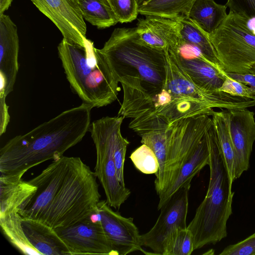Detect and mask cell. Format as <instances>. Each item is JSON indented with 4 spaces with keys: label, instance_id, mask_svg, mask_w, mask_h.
Listing matches in <instances>:
<instances>
[{
    "label": "cell",
    "instance_id": "1",
    "mask_svg": "<svg viewBox=\"0 0 255 255\" xmlns=\"http://www.w3.org/2000/svg\"><path fill=\"white\" fill-rule=\"evenodd\" d=\"M96 178L80 157L63 155L28 181L36 190L17 212L54 229L75 224L97 212L101 195Z\"/></svg>",
    "mask_w": 255,
    "mask_h": 255
},
{
    "label": "cell",
    "instance_id": "2",
    "mask_svg": "<svg viewBox=\"0 0 255 255\" xmlns=\"http://www.w3.org/2000/svg\"><path fill=\"white\" fill-rule=\"evenodd\" d=\"M92 108L82 103L9 139L0 149V174L23 175L35 166L63 156L89 131Z\"/></svg>",
    "mask_w": 255,
    "mask_h": 255
},
{
    "label": "cell",
    "instance_id": "3",
    "mask_svg": "<svg viewBox=\"0 0 255 255\" xmlns=\"http://www.w3.org/2000/svg\"><path fill=\"white\" fill-rule=\"evenodd\" d=\"M99 50L118 83L131 86L140 84L151 95L158 94L163 88L168 51L147 45L140 38L135 27L115 28Z\"/></svg>",
    "mask_w": 255,
    "mask_h": 255
},
{
    "label": "cell",
    "instance_id": "4",
    "mask_svg": "<svg viewBox=\"0 0 255 255\" xmlns=\"http://www.w3.org/2000/svg\"><path fill=\"white\" fill-rule=\"evenodd\" d=\"M210 179L206 196L187 227L194 250L215 245L227 236V221L232 214L234 192L213 122L208 130Z\"/></svg>",
    "mask_w": 255,
    "mask_h": 255
},
{
    "label": "cell",
    "instance_id": "5",
    "mask_svg": "<svg viewBox=\"0 0 255 255\" xmlns=\"http://www.w3.org/2000/svg\"><path fill=\"white\" fill-rule=\"evenodd\" d=\"M57 49L70 87L83 103L100 108L117 99L119 83L92 41L86 38L81 46L63 38Z\"/></svg>",
    "mask_w": 255,
    "mask_h": 255
},
{
    "label": "cell",
    "instance_id": "6",
    "mask_svg": "<svg viewBox=\"0 0 255 255\" xmlns=\"http://www.w3.org/2000/svg\"><path fill=\"white\" fill-rule=\"evenodd\" d=\"M249 22L229 12L219 27L208 35L226 73L255 75V33Z\"/></svg>",
    "mask_w": 255,
    "mask_h": 255
},
{
    "label": "cell",
    "instance_id": "7",
    "mask_svg": "<svg viewBox=\"0 0 255 255\" xmlns=\"http://www.w3.org/2000/svg\"><path fill=\"white\" fill-rule=\"evenodd\" d=\"M124 119L118 116L103 117L93 122L89 130L96 149L94 173L104 190L107 203L116 209L130 195V190L118 180L114 160L115 145Z\"/></svg>",
    "mask_w": 255,
    "mask_h": 255
},
{
    "label": "cell",
    "instance_id": "8",
    "mask_svg": "<svg viewBox=\"0 0 255 255\" xmlns=\"http://www.w3.org/2000/svg\"><path fill=\"white\" fill-rule=\"evenodd\" d=\"M166 62V78L163 88L174 98L197 101L212 109L241 110L255 106V99L199 87L170 57L168 52Z\"/></svg>",
    "mask_w": 255,
    "mask_h": 255
},
{
    "label": "cell",
    "instance_id": "9",
    "mask_svg": "<svg viewBox=\"0 0 255 255\" xmlns=\"http://www.w3.org/2000/svg\"><path fill=\"white\" fill-rule=\"evenodd\" d=\"M190 186L176 192L160 209L152 228L140 236L142 246L148 247L156 255H163L167 243L179 228H186Z\"/></svg>",
    "mask_w": 255,
    "mask_h": 255
},
{
    "label": "cell",
    "instance_id": "10",
    "mask_svg": "<svg viewBox=\"0 0 255 255\" xmlns=\"http://www.w3.org/2000/svg\"><path fill=\"white\" fill-rule=\"evenodd\" d=\"M55 229L72 255H115L100 220L93 215L69 226Z\"/></svg>",
    "mask_w": 255,
    "mask_h": 255
},
{
    "label": "cell",
    "instance_id": "11",
    "mask_svg": "<svg viewBox=\"0 0 255 255\" xmlns=\"http://www.w3.org/2000/svg\"><path fill=\"white\" fill-rule=\"evenodd\" d=\"M97 214L105 235L115 255H126L142 249L140 236L132 218H126L114 211L106 200L98 204Z\"/></svg>",
    "mask_w": 255,
    "mask_h": 255
},
{
    "label": "cell",
    "instance_id": "12",
    "mask_svg": "<svg viewBox=\"0 0 255 255\" xmlns=\"http://www.w3.org/2000/svg\"><path fill=\"white\" fill-rule=\"evenodd\" d=\"M58 28L67 41L83 46L87 27L78 0H30Z\"/></svg>",
    "mask_w": 255,
    "mask_h": 255
},
{
    "label": "cell",
    "instance_id": "13",
    "mask_svg": "<svg viewBox=\"0 0 255 255\" xmlns=\"http://www.w3.org/2000/svg\"><path fill=\"white\" fill-rule=\"evenodd\" d=\"M229 127L235 154V180L248 170L255 141V113L248 109L227 110Z\"/></svg>",
    "mask_w": 255,
    "mask_h": 255
},
{
    "label": "cell",
    "instance_id": "14",
    "mask_svg": "<svg viewBox=\"0 0 255 255\" xmlns=\"http://www.w3.org/2000/svg\"><path fill=\"white\" fill-rule=\"evenodd\" d=\"M170 57L199 87L210 91H220L226 78L218 70L203 59L204 55L197 48L184 43L178 51L168 50Z\"/></svg>",
    "mask_w": 255,
    "mask_h": 255
},
{
    "label": "cell",
    "instance_id": "15",
    "mask_svg": "<svg viewBox=\"0 0 255 255\" xmlns=\"http://www.w3.org/2000/svg\"><path fill=\"white\" fill-rule=\"evenodd\" d=\"M19 49L17 28L10 17L0 16V96L13 90L18 70Z\"/></svg>",
    "mask_w": 255,
    "mask_h": 255
},
{
    "label": "cell",
    "instance_id": "16",
    "mask_svg": "<svg viewBox=\"0 0 255 255\" xmlns=\"http://www.w3.org/2000/svg\"><path fill=\"white\" fill-rule=\"evenodd\" d=\"M179 19L155 15L139 18L135 27L140 38L147 45L162 51L178 50L182 41Z\"/></svg>",
    "mask_w": 255,
    "mask_h": 255
},
{
    "label": "cell",
    "instance_id": "17",
    "mask_svg": "<svg viewBox=\"0 0 255 255\" xmlns=\"http://www.w3.org/2000/svg\"><path fill=\"white\" fill-rule=\"evenodd\" d=\"M209 127L186 159L175 179L158 195L159 202L157 206L158 210H160L179 190L185 187L191 186V182L193 177L205 166L209 165L210 162L208 135Z\"/></svg>",
    "mask_w": 255,
    "mask_h": 255
},
{
    "label": "cell",
    "instance_id": "18",
    "mask_svg": "<svg viewBox=\"0 0 255 255\" xmlns=\"http://www.w3.org/2000/svg\"><path fill=\"white\" fill-rule=\"evenodd\" d=\"M21 224L28 240L41 255H72L55 229L41 221L23 217Z\"/></svg>",
    "mask_w": 255,
    "mask_h": 255
},
{
    "label": "cell",
    "instance_id": "19",
    "mask_svg": "<svg viewBox=\"0 0 255 255\" xmlns=\"http://www.w3.org/2000/svg\"><path fill=\"white\" fill-rule=\"evenodd\" d=\"M20 174L0 176V216L17 211L23 203L36 191V187L22 179Z\"/></svg>",
    "mask_w": 255,
    "mask_h": 255
},
{
    "label": "cell",
    "instance_id": "20",
    "mask_svg": "<svg viewBox=\"0 0 255 255\" xmlns=\"http://www.w3.org/2000/svg\"><path fill=\"white\" fill-rule=\"evenodd\" d=\"M226 4L214 0H196L188 18L208 35L215 31L227 16Z\"/></svg>",
    "mask_w": 255,
    "mask_h": 255
},
{
    "label": "cell",
    "instance_id": "21",
    "mask_svg": "<svg viewBox=\"0 0 255 255\" xmlns=\"http://www.w3.org/2000/svg\"><path fill=\"white\" fill-rule=\"evenodd\" d=\"M180 22L181 39L192 45L203 54L211 65L227 78V73L222 68L218 60L215 50L208 34L188 17L178 19Z\"/></svg>",
    "mask_w": 255,
    "mask_h": 255
},
{
    "label": "cell",
    "instance_id": "22",
    "mask_svg": "<svg viewBox=\"0 0 255 255\" xmlns=\"http://www.w3.org/2000/svg\"><path fill=\"white\" fill-rule=\"evenodd\" d=\"M196 0H146L138 5V13L178 19L188 17Z\"/></svg>",
    "mask_w": 255,
    "mask_h": 255
},
{
    "label": "cell",
    "instance_id": "23",
    "mask_svg": "<svg viewBox=\"0 0 255 255\" xmlns=\"http://www.w3.org/2000/svg\"><path fill=\"white\" fill-rule=\"evenodd\" d=\"M21 220L22 217L17 211L0 216V225L3 233L9 242L23 254L41 255L28 240Z\"/></svg>",
    "mask_w": 255,
    "mask_h": 255
},
{
    "label": "cell",
    "instance_id": "24",
    "mask_svg": "<svg viewBox=\"0 0 255 255\" xmlns=\"http://www.w3.org/2000/svg\"><path fill=\"white\" fill-rule=\"evenodd\" d=\"M214 111L211 117L213 127L225 158L230 177L233 182L235 180V154L230 133L227 110Z\"/></svg>",
    "mask_w": 255,
    "mask_h": 255
},
{
    "label": "cell",
    "instance_id": "25",
    "mask_svg": "<svg viewBox=\"0 0 255 255\" xmlns=\"http://www.w3.org/2000/svg\"><path fill=\"white\" fill-rule=\"evenodd\" d=\"M84 19L98 29L116 25V16L106 0H78Z\"/></svg>",
    "mask_w": 255,
    "mask_h": 255
},
{
    "label": "cell",
    "instance_id": "26",
    "mask_svg": "<svg viewBox=\"0 0 255 255\" xmlns=\"http://www.w3.org/2000/svg\"><path fill=\"white\" fill-rule=\"evenodd\" d=\"M194 251L191 231L179 228L169 239L163 255H190Z\"/></svg>",
    "mask_w": 255,
    "mask_h": 255
},
{
    "label": "cell",
    "instance_id": "27",
    "mask_svg": "<svg viewBox=\"0 0 255 255\" xmlns=\"http://www.w3.org/2000/svg\"><path fill=\"white\" fill-rule=\"evenodd\" d=\"M130 159L135 167L146 174L158 172L159 165L157 158L153 151L147 145L142 144L130 154Z\"/></svg>",
    "mask_w": 255,
    "mask_h": 255
},
{
    "label": "cell",
    "instance_id": "28",
    "mask_svg": "<svg viewBox=\"0 0 255 255\" xmlns=\"http://www.w3.org/2000/svg\"><path fill=\"white\" fill-rule=\"evenodd\" d=\"M119 22H130L135 20L138 13L137 0H106Z\"/></svg>",
    "mask_w": 255,
    "mask_h": 255
},
{
    "label": "cell",
    "instance_id": "29",
    "mask_svg": "<svg viewBox=\"0 0 255 255\" xmlns=\"http://www.w3.org/2000/svg\"><path fill=\"white\" fill-rule=\"evenodd\" d=\"M128 141L124 137L121 133L117 139L115 151L114 160L116 172L119 181L122 185L126 186L124 177V167L125 157Z\"/></svg>",
    "mask_w": 255,
    "mask_h": 255
},
{
    "label": "cell",
    "instance_id": "30",
    "mask_svg": "<svg viewBox=\"0 0 255 255\" xmlns=\"http://www.w3.org/2000/svg\"><path fill=\"white\" fill-rule=\"evenodd\" d=\"M220 255H255V232L237 243L226 247Z\"/></svg>",
    "mask_w": 255,
    "mask_h": 255
},
{
    "label": "cell",
    "instance_id": "31",
    "mask_svg": "<svg viewBox=\"0 0 255 255\" xmlns=\"http://www.w3.org/2000/svg\"><path fill=\"white\" fill-rule=\"evenodd\" d=\"M229 12L249 21L255 18V0H227L226 3Z\"/></svg>",
    "mask_w": 255,
    "mask_h": 255
},
{
    "label": "cell",
    "instance_id": "32",
    "mask_svg": "<svg viewBox=\"0 0 255 255\" xmlns=\"http://www.w3.org/2000/svg\"><path fill=\"white\" fill-rule=\"evenodd\" d=\"M219 90L232 96L255 100V92L251 88L230 77L226 79Z\"/></svg>",
    "mask_w": 255,
    "mask_h": 255
},
{
    "label": "cell",
    "instance_id": "33",
    "mask_svg": "<svg viewBox=\"0 0 255 255\" xmlns=\"http://www.w3.org/2000/svg\"><path fill=\"white\" fill-rule=\"evenodd\" d=\"M6 97H0V135L6 131L10 120L8 106L5 102Z\"/></svg>",
    "mask_w": 255,
    "mask_h": 255
},
{
    "label": "cell",
    "instance_id": "34",
    "mask_svg": "<svg viewBox=\"0 0 255 255\" xmlns=\"http://www.w3.org/2000/svg\"><path fill=\"white\" fill-rule=\"evenodd\" d=\"M227 74L230 78L247 85L255 92V75L235 73H227Z\"/></svg>",
    "mask_w": 255,
    "mask_h": 255
},
{
    "label": "cell",
    "instance_id": "35",
    "mask_svg": "<svg viewBox=\"0 0 255 255\" xmlns=\"http://www.w3.org/2000/svg\"><path fill=\"white\" fill-rule=\"evenodd\" d=\"M13 0H0V16L4 14L11 4Z\"/></svg>",
    "mask_w": 255,
    "mask_h": 255
},
{
    "label": "cell",
    "instance_id": "36",
    "mask_svg": "<svg viewBox=\"0 0 255 255\" xmlns=\"http://www.w3.org/2000/svg\"><path fill=\"white\" fill-rule=\"evenodd\" d=\"M146 0H137V3L138 5L140 4L142 2L145 1Z\"/></svg>",
    "mask_w": 255,
    "mask_h": 255
}]
</instances>
